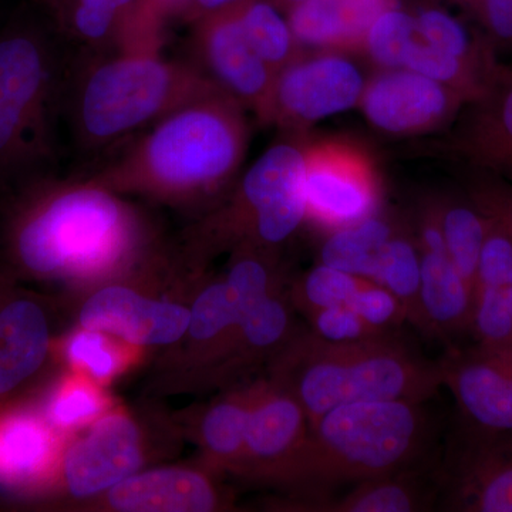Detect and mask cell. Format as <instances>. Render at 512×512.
Returning a JSON list of instances; mask_svg holds the SVG:
<instances>
[{
    "label": "cell",
    "instance_id": "obj_1",
    "mask_svg": "<svg viewBox=\"0 0 512 512\" xmlns=\"http://www.w3.org/2000/svg\"><path fill=\"white\" fill-rule=\"evenodd\" d=\"M248 111L217 92L173 111L148 127L111 160L93 183L116 191L187 198L220 191L247 156Z\"/></svg>",
    "mask_w": 512,
    "mask_h": 512
},
{
    "label": "cell",
    "instance_id": "obj_2",
    "mask_svg": "<svg viewBox=\"0 0 512 512\" xmlns=\"http://www.w3.org/2000/svg\"><path fill=\"white\" fill-rule=\"evenodd\" d=\"M8 254L20 271L53 276L100 271L136 247V218L113 191L89 181L35 177L19 184L5 221Z\"/></svg>",
    "mask_w": 512,
    "mask_h": 512
},
{
    "label": "cell",
    "instance_id": "obj_3",
    "mask_svg": "<svg viewBox=\"0 0 512 512\" xmlns=\"http://www.w3.org/2000/svg\"><path fill=\"white\" fill-rule=\"evenodd\" d=\"M222 92L210 77L160 47L86 50L64 87L74 137L87 150L111 147L187 106Z\"/></svg>",
    "mask_w": 512,
    "mask_h": 512
},
{
    "label": "cell",
    "instance_id": "obj_4",
    "mask_svg": "<svg viewBox=\"0 0 512 512\" xmlns=\"http://www.w3.org/2000/svg\"><path fill=\"white\" fill-rule=\"evenodd\" d=\"M430 426L421 403L343 404L309 424L298 447L279 471L303 491L325 497L336 487L410 468L426 450Z\"/></svg>",
    "mask_w": 512,
    "mask_h": 512
},
{
    "label": "cell",
    "instance_id": "obj_5",
    "mask_svg": "<svg viewBox=\"0 0 512 512\" xmlns=\"http://www.w3.org/2000/svg\"><path fill=\"white\" fill-rule=\"evenodd\" d=\"M282 375L309 424L343 404L423 403L443 386L439 362L423 359L392 332L348 343L326 342L313 332L296 336Z\"/></svg>",
    "mask_w": 512,
    "mask_h": 512
},
{
    "label": "cell",
    "instance_id": "obj_6",
    "mask_svg": "<svg viewBox=\"0 0 512 512\" xmlns=\"http://www.w3.org/2000/svg\"><path fill=\"white\" fill-rule=\"evenodd\" d=\"M55 33L33 18L0 30V187L39 177L55 160L67 80Z\"/></svg>",
    "mask_w": 512,
    "mask_h": 512
},
{
    "label": "cell",
    "instance_id": "obj_7",
    "mask_svg": "<svg viewBox=\"0 0 512 512\" xmlns=\"http://www.w3.org/2000/svg\"><path fill=\"white\" fill-rule=\"evenodd\" d=\"M306 143L303 134H286L251 165L222 220L225 234L272 248L298 231L306 221L302 190Z\"/></svg>",
    "mask_w": 512,
    "mask_h": 512
},
{
    "label": "cell",
    "instance_id": "obj_8",
    "mask_svg": "<svg viewBox=\"0 0 512 512\" xmlns=\"http://www.w3.org/2000/svg\"><path fill=\"white\" fill-rule=\"evenodd\" d=\"M306 220L330 232L380 211L383 190L376 164L346 140L308 141L303 157Z\"/></svg>",
    "mask_w": 512,
    "mask_h": 512
},
{
    "label": "cell",
    "instance_id": "obj_9",
    "mask_svg": "<svg viewBox=\"0 0 512 512\" xmlns=\"http://www.w3.org/2000/svg\"><path fill=\"white\" fill-rule=\"evenodd\" d=\"M348 53L306 50L275 76L266 126L305 134L320 120L359 106L367 79Z\"/></svg>",
    "mask_w": 512,
    "mask_h": 512
},
{
    "label": "cell",
    "instance_id": "obj_10",
    "mask_svg": "<svg viewBox=\"0 0 512 512\" xmlns=\"http://www.w3.org/2000/svg\"><path fill=\"white\" fill-rule=\"evenodd\" d=\"M190 28L191 62L266 126L276 73L249 43L235 3L202 16Z\"/></svg>",
    "mask_w": 512,
    "mask_h": 512
},
{
    "label": "cell",
    "instance_id": "obj_11",
    "mask_svg": "<svg viewBox=\"0 0 512 512\" xmlns=\"http://www.w3.org/2000/svg\"><path fill=\"white\" fill-rule=\"evenodd\" d=\"M466 104L450 87L399 67L369 77L357 107L376 130L420 136L450 126Z\"/></svg>",
    "mask_w": 512,
    "mask_h": 512
},
{
    "label": "cell",
    "instance_id": "obj_12",
    "mask_svg": "<svg viewBox=\"0 0 512 512\" xmlns=\"http://www.w3.org/2000/svg\"><path fill=\"white\" fill-rule=\"evenodd\" d=\"M439 365L467 427L512 433V350H450Z\"/></svg>",
    "mask_w": 512,
    "mask_h": 512
},
{
    "label": "cell",
    "instance_id": "obj_13",
    "mask_svg": "<svg viewBox=\"0 0 512 512\" xmlns=\"http://www.w3.org/2000/svg\"><path fill=\"white\" fill-rule=\"evenodd\" d=\"M60 35L84 50L163 46L165 22L147 0H40Z\"/></svg>",
    "mask_w": 512,
    "mask_h": 512
},
{
    "label": "cell",
    "instance_id": "obj_14",
    "mask_svg": "<svg viewBox=\"0 0 512 512\" xmlns=\"http://www.w3.org/2000/svg\"><path fill=\"white\" fill-rule=\"evenodd\" d=\"M448 511L512 512V433L466 426L464 446L444 480Z\"/></svg>",
    "mask_w": 512,
    "mask_h": 512
},
{
    "label": "cell",
    "instance_id": "obj_15",
    "mask_svg": "<svg viewBox=\"0 0 512 512\" xmlns=\"http://www.w3.org/2000/svg\"><path fill=\"white\" fill-rule=\"evenodd\" d=\"M451 148L474 170L512 183V69L501 66L484 96L466 104Z\"/></svg>",
    "mask_w": 512,
    "mask_h": 512
},
{
    "label": "cell",
    "instance_id": "obj_16",
    "mask_svg": "<svg viewBox=\"0 0 512 512\" xmlns=\"http://www.w3.org/2000/svg\"><path fill=\"white\" fill-rule=\"evenodd\" d=\"M80 320L87 330L114 333L134 345H165L187 332L191 312L111 286L89 299Z\"/></svg>",
    "mask_w": 512,
    "mask_h": 512
},
{
    "label": "cell",
    "instance_id": "obj_17",
    "mask_svg": "<svg viewBox=\"0 0 512 512\" xmlns=\"http://www.w3.org/2000/svg\"><path fill=\"white\" fill-rule=\"evenodd\" d=\"M140 464L136 426L126 417L110 416L70 448L64 473L72 494L87 497L119 484Z\"/></svg>",
    "mask_w": 512,
    "mask_h": 512
},
{
    "label": "cell",
    "instance_id": "obj_18",
    "mask_svg": "<svg viewBox=\"0 0 512 512\" xmlns=\"http://www.w3.org/2000/svg\"><path fill=\"white\" fill-rule=\"evenodd\" d=\"M400 0H301L285 12L306 50L360 53L370 26Z\"/></svg>",
    "mask_w": 512,
    "mask_h": 512
},
{
    "label": "cell",
    "instance_id": "obj_19",
    "mask_svg": "<svg viewBox=\"0 0 512 512\" xmlns=\"http://www.w3.org/2000/svg\"><path fill=\"white\" fill-rule=\"evenodd\" d=\"M0 285V397L18 392L45 365L50 345L45 309Z\"/></svg>",
    "mask_w": 512,
    "mask_h": 512
},
{
    "label": "cell",
    "instance_id": "obj_20",
    "mask_svg": "<svg viewBox=\"0 0 512 512\" xmlns=\"http://www.w3.org/2000/svg\"><path fill=\"white\" fill-rule=\"evenodd\" d=\"M110 504L130 512H205L215 508L210 484L185 470H157L124 478L111 487Z\"/></svg>",
    "mask_w": 512,
    "mask_h": 512
},
{
    "label": "cell",
    "instance_id": "obj_21",
    "mask_svg": "<svg viewBox=\"0 0 512 512\" xmlns=\"http://www.w3.org/2000/svg\"><path fill=\"white\" fill-rule=\"evenodd\" d=\"M424 332L433 336L470 332L474 292L447 251H420Z\"/></svg>",
    "mask_w": 512,
    "mask_h": 512
},
{
    "label": "cell",
    "instance_id": "obj_22",
    "mask_svg": "<svg viewBox=\"0 0 512 512\" xmlns=\"http://www.w3.org/2000/svg\"><path fill=\"white\" fill-rule=\"evenodd\" d=\"M430 497L407 468L360 481L343 497L302 498L295 507L309 512H414L427 510Z\"/></svg>",
    "mask_w": 512,
    "mask_h": 512
},
{
    "label": "cell",
    "instance_id": "obj_23",
    "mask_svg": "<svg viewBox=\"0 0 512 512\" xmlns=\"http://www.w3.org/2000/svg\"><path fill=\"white\" fill-rule=\"evenodd\" d=\"M308 429V416L291 394L256 400L249 413L245 453L281 463L305 439Z\"/></svg>",
    "mask_w": 512,
    "mask_h": 512
},
{
    "label": "cell",
    "instance_id": "obj_24",
    "mask_svg": "<svg viewBox=\"0 0 512 512\" xmlns=\"http://www.w3.org/2000/svg\"><path fill=\"white\" fill-rule=\"evenodd\" d=\"M402 229L397 218L379 211L356 224L330 231L320 245L319 264L372 281L384 245Z\"/></svg>",
    "mask_w": 512,
    "mask_h": 512
},
{
    "label": "cell",
    "instance_id": "obj_25",
    "mask_svg": "<svg viewBox=\"0 0 512 512\" xmlns=\"http://www.w3.org/2000/svg\"><path fill=\"white\" fill-rule=\"evenodd\" d=\"M433 202L447 254L474 292L487 217L470 198L439 197L433 198Z\"/></svg>",
    "mask_w": 512,
    "mask_h": 512
},
{
    "label": "cell",
    "instance_id": "obj_26",
    "mask_svg": "<svg viewBox=\"0 0 512 512\" xmlns=\"http://www.w3.org/2000/svg\"><path fill=\"white\" fill-rule=\"evenodd\" d=\"M235 8L249 43L275 73L306 52L293 35L285 13L271 0H238Z\"/></svg>",
    "mask_w": 512,
    "mask_h": 512
},
{
    "label": "cell",
    "instance_id": "obj_27",
    "mask_svg": "<svg viewBox=\"0 0 512 512\" xmlns=\"http://www.w3.org/2000/svg\"><path fill=\"white\" fill-rule=\"evenodd\" d=\"M49 454V431L35 417L18 414L0 424V481L32 480L45 468Z\"/></svg>",
    "mask_w": 512,
    "mask_h": 512
},
{
    "label": "cell",
    "instance_id": "obj_28",
    "mask_svg": "<svg viewBox=\"0 0 512 512\" xmlns=\"http://www.w3.org/2000/svg\"><path fill=\"white\" fill-rule=\"evenodd\" d=\"M372 281L394 293L406 309L407 320L424 332L420 249L416 238L407 234L406 229L384 245Z\"/></svg>",
    "mask_w": 512,
    "mask_h": 512
},
{
    "label": "cell",
    "instance_id": "obj_29",
    "mask_svg": "<svg viewBox=\"0 0 512 512\" xmlns=\"http://www.w3.org/2000/svg\"><path fill=\"white\" fill-rule=\"evenodd\" d=\"M414 19L417 37L427 45L480 67L485 72L494 73L500 69L494 57L493 43L485 36L471 33L463 22L446 10L420 9L414 12Z\"/></svg>",
    "mask_w": 512,
    "mask_h": 512
},
{
    "label": "cell",
    "instance_id": "obj_30",
    "mask_svg": "<svg viewBox=\"0 0 512 512\" xmlns=\"http://www.w3.org/2000/svg\"><path fill=\"white\" fill-rule=\"evenodd\" d=\"M403 67L450 87L454 92L461 94L467 104L484 96L501 69L500 67L494 73L485 72L458 57L434 49L419 37L410 46Z\"/></svg>",
    "mask_w": 512,
    "mask_h": 512
},
{
    "label": "cell",
    "instance_id": "obj_31",
    "mask_svg": "<svg viewBox=\"0 0 512 512\" xmlns=\"http://www.w3.org/2000/svg\"><path fill=\"white\" fill-rule=\"evenodd\" d=\"M416 39L414 13L397 5L370 26L360 55L375 64L377 70L399 69Z\"/></svg>",
    "mask_w": 512,
    "mask_h": 512
},
{
    "label": "cell",
    "instance_id": "obj_32",
    "mask_svg": "<svg viewBox=\"0 0 512 512\" xmlns=\"http://www.w3.org/2000/svg\"><path fill=\"white\" fill-rule=\"evenodd\" d=\"M366 278L319 264L305 274L296 288V299L306 315L335 305H348Z\"/></svg>",
    "mask_w": 512,
    "mask_h": 512
},
{
    "label": "cell",
    "instance_id": "obj_33",
    "mask_svg": "<svg viewBox=\"0 0 512 512\" xmlns=\"http://www.w3.org/2000/svg\"><path fill=\"white\" fill-rule=\"evenodd\" d=\"M241 312L227 282L208 286L195 302L191 312V335L210 340L227 330L237 329Z\"/></svg>",
    "mask_w": 512,
    "mask_h": 512
},
{
    "label": "cell",
    "instance_id": "obj_34",
    "mask_svg": "<svg viewBox=\"0 0 512 512\" xmlns=\"http://www.w3.org/2000/svg\"><path fill=\"white\" fill-rule=\"evenodd\" d=\"M288 329V309L272 295L248 309L239 319L237 328L239 338L252 350L274 348L286 338Z\"/></svg>",
    "mask_w": 512,
    "mask_h": 512
},
{
    "label": "cell",
    "instance_id": "obj_35",
    "mask_svg": "<svg viewBox=\"0 0 512 512\" xmlns=\"http://www.w3.org/2000/svg\"><path fill=\"white\" fill-rule=\"evenodd\" d=\"M251 407L244 402L218 404L205 417L204 439L215 454L237 456L245 451V437Z\"/></svg>",
    "mask_w": 512,
    "mask_h": 512
},
{
    "label": "cell",
    "instance_id": "obj_36",
    "mask_svg": "<svg viewBox=\"0 0 512 512\" xmlns=\"http://www.w3.org/2000/svg\"><path fill=\"white\" fill-rule=\"evenodd\" d=\"M485 217L487 227L478 259L476 288H504L512 284V235L497 218L487 214Z\"/></svg>",
    "mask_w": 512,
    "mask_h": 512
},
{
    "label": "cell",
    "instance_id": "obj_37",
    "mask_svg": "<svg viewBox=\"0 0 512 512\" xmlns=\"http://www.w3.org/2000/svg\"><path fill=\"white\" fill-rule=\"evenodd\" d=\"M308 316L311 319L312 332L326 342H359L390 333L367 323L349 305L329 306L309 313Z\"/></svg>",
    "mask_w": 512,
    "mask_h": 512
},
{
    "label": "cell",
    "instance_id": "obj_38",
    "mask_svg": "<svg viewBox=\"0 0 512 512\" xmlns=\"http://www.w3.org/2000/svg\"><path fill=\"white\" fill-rule=\"evenodd\" d=\"M370 325L392 332L407 320L406 309L394 293L376 282L365 279L348 302Z\"/></svg>",
    "mask_w": 512,
    "mask_h": 512
},
{
    "label": "cell",
    "instance_id": "obj_39",
    "mask_svg": "<svg viewBox=\"0 0 512 512\" xmlns=\"http://www.w3.org/2000/svg\"><path fill=\"white\" fill-rule=\"evenodd\" d=\"M468 198L478 210L497 218L512 235V183L498 175L474 170L467 183Z\"/></svg>",
    "mask_w": 512,
    "mask_h": 512
},
{
    "label": "cell",
    "instance_id": "obj_40",
    "mask_svg": "<svg viewBox=\"0 0 512 512\" xmlns=\"http://www.w3.org/2000/svg\"><path fill=\"white\" fill-rule=\"evenodd\" d=\"M493 45H512V0H456Z\"/></svg>",
    "mask_w": 512,
    "mask_h": 512
},
{
    "label": "cell",
    "instance_id": "obj_41",
    "mask_svg": "<svg viewBox=\"0 0 512 512\" xmlns=\"http://www.w3.org/2000/svg\"><path fill=\"white\" fill-rule=\"evenodd\" d=\"M69 355L73 362L83 363L96 377L109 376L114 369L113 356L104 348L99 332L87 330L79 333L69 346Z\"/></svg>",
    "mask_w": 512,
    "mask_h": 512
},
{
    "label": "cell",
    "instance_id": "obj_42",
    "mask_svg": "<svg viewBox=\"0 0 512 512\" xmlns=\"http://www.w3.org/2000/svg\"><path fill=\"white\" fill-rule=\"evenodd\" d=\"M99 412L96 397L87 390H73L60 396L52 409L53 420L60 426H72L77 421L90 419Z\"/></svg>",
    "mask_w": 512,
    "mask_h": 512
},
{
    "label": "cell",
    "instance_id": "obj_43",
    "mask_svg": "<svg viewBox=\"0 0 512 512\" xmlns=\"http://www.w3.org/2000/svg\"><path fill=\"white\" fill-rule=\"evenodd\" d=\"M235 2H238V0H183L177 13H175L174 19L190 26L192 22L202 18V16L225 8V6L232 5Z\"/></svg>",
    "mask_w": 512,
    "mask_h": 512
},
{
    "label": "cell",
    "instance_id": "obj_44",
    "mask_svg": "<svg viewBox=\"0 0 512 512\" xmlns=\"http://www.w3.org/2000/svg\"><path fill=\"white\" fill-rule=\"evenodd\" d=\"M181 2H183V0H147L151 9H153L164 22L175 18V13H177L178 8H180Z\"/></svg>",
    "mask_w": 512,
    "mask_h": 512
},
{
    "label": "cell",
    "instance_id": "obj_45",
    "mask_svg": "<svg viewBox=\"0 0 512 512\" xmlns=\"http://www.w3.org/2000/svg\"><path fill=\"white\" fill-rule=\"evenodd\" d=\"M272 3L281 10L282 13H285L286 10L291 8V6L295 5V3L301 2V0H271Z\"/></svg>",
    "mask_w": 512,
    "mask_h": 512
},
{
    "label": "cell",
    "instance_id": "obj_46",
    "mask_svg": "<svg viewBox=\"0 0 512 512\" xmlns=\"http://www.w3.org/2000/svg\"><path fill=\"white\" fill-rule=\"evenodd\" d=\"M503 289L505 301H507L508 308H510V311L512 313V284L504 286Z\"/></svg>",
    "mask_w": 512,
    "mask_h": 512
},
{
    "label": "cell",
    "instance_id": "obj_47",
    "mask_svg": "<svg viewBox=\"0 0 512 512\" xmlns=\"http://www.w3.org/2000/svg\"><path fill=\"white\" fill-rule=\"evenodd\" d=\"M453 2H456V0H453Z\"/></svg>",
    "mask_w": 512,
    "mask_h": 512
}]
</instances>
